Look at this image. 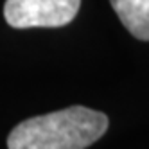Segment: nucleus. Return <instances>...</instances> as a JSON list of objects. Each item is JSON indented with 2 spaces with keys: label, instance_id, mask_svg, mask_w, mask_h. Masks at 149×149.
I'll list each match as a JSON object with an SVG mask.
<instances>
[{
  "label": "nucleus",
  "instance_id": "3",
  "mask_svg": "<svg viewBox=\"0 0 149 149\" xmlns=\"http://www.w3.org/2000/svg\"><path fill=\"white\" fill-rule=\"evenodd\" d=\"M110 4L131 36L149 41V0H110Z\"/></svg>",
  "mask_w": 149,
  "mask_h": 149
},
{
  "label": "nucleus",
  "instance_id": "1",
  "mask_svg": "<svg viewBox=\"0 0 149 149\" xmlns=\"http://www.w3.org/2000/svg\"><path fill=\"white\" fill-rule=\"evenodd\" d=\"M110 120L86 106L31 117L16 124L7 136L9 149H86L106 133Z\"/></svg>",
  "mask_w": 149,
  "mask_h": 149
},
{
  "label": "nucleus",
  "instance_id": "2",
  "mask_svg": "<svg viewBox=\"0 0 149 149\" xmlns=\"http://www.w3.org/2000/svg\"><path fill=\"white\" fill-rule=\"evenodd\" d=\"M81 0H6L4 18L15 29L63 27L77 16Z\"/></svg>",
  "mask_w": 149,
  "mask_h": 149
}]
</instances>
